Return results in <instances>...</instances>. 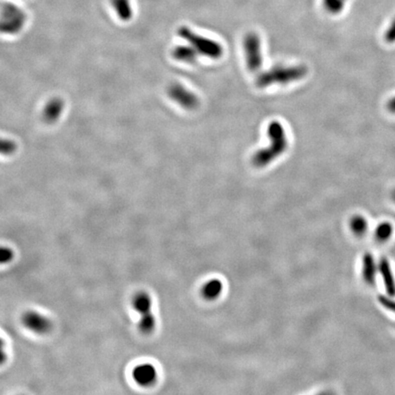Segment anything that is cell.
<instances>
[{"instance_id": "4", "label": "cell", "mask_w": 395, "mask_h": 395, "mask_svg": "<svg viewBox=\"0 0 395 395\" xmlns=\"http://www.w3.org/2000/svg\"><path fill=\"white\" fill-rule=\"evenodd\" d=\"M26 21V15L17 6L6 3L2 6V32L8 34H15L21 32Z\"/></svg>"}, {"instance_id": "18", "label": "cell", "mask_w": 395, "mask_h": 395, "mask_svg": "<svg viewBox=\"0 0 395 395\" xmlns=\"http://www.w3.org/2000/svg\"><path fill=\"white\" fill-rule=\"evenodd\" d=\"M350 227L357 235H362L368 229V224L362 216H355L350 222Z\"/></svg>"}, {"instance_id": "9", "label": "cell", "mask_w": 395, "mask_h": 395, "mask_svg": "<svg viewBox=\"0 0 395 395\" xmlns=\"http://www.w3.org/2000/svg\"><path fill=\"white\" fill-rule=\"evenodd\" d=\"M379 270L382 276L384 283L385 289L387 294L390 296H395V279L390 267V262L386 258H382L379 261Z\"/></svg>"}, {"instance_id": "23", "label": "cell", "mask_w": 395, "mask_h": 395, "mask_svg": "<svg viewBox=\"0 0 395 395\" xmlns=\"http://www.w3.org/2000/svg\"><path fill=\"white\" fill-rule=\"evenodd\" d=\"M387 110L391 114L395 115V96L387 102Z\"/></svg>"}, {"instance_id": "3", "label": "cell", "mask_w": 395, "mask_h": 395, "mask_svg": "<svg viewBox=\"0 0 395 395\" xmlns=\"http://www.w3.org/2000/svg\"><path fill=\"white\" fill-rule=\"evenodd\" d=\"M177 33L180 38L189 43V45L192 46L201 55L214 60L220 59L224 55V48L219 42L198 35L187 27H180Z\"/></svg>"}, {"instance_id": "8", "label": "cell", "mask_w": 395, "mask_h": 395, "mask_svg": "<svg viewBox=\"0 0 395 395\" xmlns=\"http://www.w3.org/2000/svg\"><path fill=\"white\" fill-rule=\"evenodd\" d=\"M133 377L138 384L149 386L156 381L157 372L152 364L143 363L137 365L134 369Z\"/></svg>"}, {"instance_id": "6", "label": "cell", "mask_w": 395, "mask_h": 395, "mask_svg": "<svg viewBox=\"0 0 395 395\" xmlns=\"http://www.w3.org/2000/svg\"><path fill=\"white\" fill-rule=\"evenodd\" d=\"M168 94L177 104H179L185 109H196L200 104L197 95L193 94L192 92H190L187 88H185L184 86H182L181 84L178 83L172 84L168 90Z\"/></svg>"}, {"instance_id": "22", "label": "cell", "mask_w": 395, "mask_h": 395, "mask_svg": "<svg viewBox=\"0 0 395 395\" xmlns=\"http://www.w3.org/2000/svg\"><path fill=\"white\" fill-rule=\"evenodd\" d=\"M0 255H1V260L0 261H1L2 264L9 263V262L13 258V252H12L10 248L3 247V248L1 249Z\"/></svg>"}, {"instance_id": "14", "label": "cell", "mask_w": 395, "mask_h": 395, "mask_svg": "<svg viewBox=\"0 0 395 395\" xmlns=\"http://www.w3.org/2000/svg\"><path fill=\"white\" fill-rule=\"evenodd\" d=\"M112 4L117 16L122 21H129L133 16L130 0H112Z\"/></svg>"}, {"instance_id": "21", "label": "cell", "mask_w": 395, "mask_h": 395, "mask_svg": "<svg viewBox=\"0 0 395 395\" xmlns=\"http://www.w3.org/2000/svg\"><path fill=\"white\" fill-rule=\"evenodd\" d=\"M378 300H379V304L382 305L386 309H388V310H390V312L394 313L395 314L394 300L390 299V297H387V296H379Z\"/></svg>"}, {"instance_id": "24", "label": "cell", "mask_w": 395, "mask_h": 395, "mask_svg": "<svg viewBox=\"0 0 395 395\" xmlns=\"http://www.w3.org/2000/svg\"><path fill=\"white\" fill-rule=\"evenodd\" d=\"M391 198H392V200L394 201L395 203V189L393 190V191H392V193H391Z\"/></svg>"}, {"instance_id": "17", "label": "cell", "mask_w": 395, "mask_h": 395, "mask_svg": "<svg viewBox=\"0 0 395 395\" xmlns=\"http://www.w3.org/2000/svg\"><path fill=\"white\" fill-rule=\"evenodd\" d=\"M392 232H393V228H392L391 224L389 223H382L377 227L375 235H376L377 240L379 242H385V241L390 239V236L392 235Z\"/></svg>"}, {"instance_id": "20", "label": "cell", "mask_w": 395, "mask_h": 395, "mask_svg": "<svg viewBox=\"0 0 395 395\" xmlns=\"http://www.w3.org/2000/svg\"><path fill=\"white\" fill-rule=\"evenodd\" d=\"M385 42L387 43H394L395 42V18L393 21H391L390 26L386 30L384 33Z\"/></svg>"}, {"instance_id": "11", "label": "cell", "mask_w": 395, "mask_h": 395, "mask_svg": "<svg viewBox=\"0 0 395 395\" xmlns=\"http://www.w3.org/2000/svg\"><path fill=\"white\" fill-rule=\"evenodd\" d=\"M377 267L375 264L374 257L370 254H365L362 261V274L365 282L369 285H373L375 283Z\"/></svg>"}, {"instance_id": "10", "label": "cell", "mask_w": 395, "mask_h": 395, "mask_svg": "<svg viewBox=\"0 0 395 395\" xmlns=\"http://www.w3.org/2000/svg\"><path fill=\"white\" fill-rule=\"evenodd\" d=\"M133 307L135 308V311L139 314V316H146L152 314L151 308H152V299L148 294L146 293H138L134 297L133 300Z\"/></svg>"}, {"instance_id": "5", "label": "cell", "mask_w": 395, "mask_h": 395, "mask_svg": "<svg viewBox=\"0 0 395 395\" xmlns=\"http://www.w3.org/2000/svg\"><path fill=\"white\" fill-rule=\"evenodd\" d=\"M244 49L247 69L252 73L258 72L263 64L261 40L258 34L255 32L247 33L244 40Z\"/></svg>"}, {"instance_id": "7", "label": "cell", "mask_w": 395, "mask_h": 395, "mask_svg": "<svg viewBox=\"0 0 395 395\" xmlns=\"http://www.w3.org/2000/svg\"><path fill=\"white\" fill-rule=\"evenodd\" d=\"M22 323L29 330L37 334H45L52 328L47 317L36 311H28L22 317Z\"/></svg>"}, {"instance_id": "12", "label": "cell", "mask_w": 395, "mask_h": 395, "mask_svg": "<svg viewBox=\"0 0 395 395\" xmlns=\"http://www.w3.org/2000/svg\"><path fill=\"white\" fill-rule=\"evenodd\" d=\"M197 51L192 46H178L173 51V56L179 62L193 63L197 60Z\"/></svg>"}, {"instance_id": "2", "label": "cell", "mask_w": 395, "mask_h": 395, "mask_svg": "<svg viewBox=\"0 0 395 395\" xmlns=\"http://www.w3.org/2000/svg\"><path fill=\"white\" fill-rule=\"evenodd\" d=\"M307 73L308 69L305 65L276 66L261 73L255 79V84L258 88H266L275 84H288L305 78Z\"/></svg>"}, {"instance_id": "15", "label": "cell", "mask_w": 395, "mask_h": 395, "mask_svg": "<svg viewBox=\"0 0 395 395\" xmlns=\"http://www.w3.org/2000/svg\"><path fill=\"white\" fill-rule=\"evenodd\" d=\"M223 291V283L218 279L209 281L203 288V295L207 299H214L218 297Z\"/></svg>"}, {"instance_id": "16", "label": "cell", "mask_w": 395, "mask_h": 395, "mask_svg": "<svg viewBox=\"0 0 395 395\" xmlns=\"http://www.w3.org/2000/svg\"><path fill=\"white\" fill-rule=\"evenodd\" d=\"M155 327H156V318L153 314L140 317L138 322V328L142 332L148 334L153 331Z\"/></svg>"}, {"instance_id": "25", "label": "cell", "mask_w": 395, "mask_h": 395, "mask_svg": "<svg viewBox=\"0 0 395 395\" xmlns=\"http://www.w3.org/2000/svg\"><path fill=\"white\" fill-rule=\"evenodd\" d=\"M345 1H346V0H345Z\"/></svg>"}, {"instance_id": "19", "label": "cell", "mask_w": 395, "mask_h": 395, "mask_svg": "<svg viewBox=\"0 0 395 395\" xmlns=\"http://www.w3.org/2000/svg\"><path fill=\"white\" fill-rule=\"evenodd\" d=\"M345 2V0H323V5L329 13L338 14L343 10Z\"/></svg>"}, {"instance_id": "13", "label": "cell", "mask_w": 395, "mask_h": 395, "mask_svg": "<svg viewBox=\"0 0 395 395\" xmlns=\"http://www.w3.org/2000/svg\"><path fill=\"white\" fill-rule=\"evenodd\" d=\"M63 109V103L59 99H53L46 105L43 116L49 123H52L60 117Z\"/></svg>"}, {"instance_id": "1", "label": "cell", "mask_w": 395, "mask_h": 395, "mask_svg": "<svg viewBox=\"0 0 395 395\" xmlns=\"http://www.w3.org/2000/svg\"><path fill=\"white\" fill-rule=\"evenodd\" d=\"M270 144L267 147L255 152L252 157V164L255 167H265L282 156L288 147L286 131L279 121H272L267 127Z\"/></svg>"}]
</instances>
